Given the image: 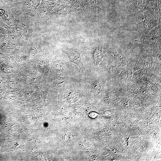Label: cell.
<instances>
[{
  "label": "cell",
  "instance_id": "cell-3",
  "mask_svg": "<svg viewBox=\"0 0 161 161\" xmlns=\"http://www.w3.org/2000/svg\"><path fill=\"white\" fill-rule=\"evenodd\" d=\"M80 96V93L79 91H72L70 92L68 96V100L70 103H75L79 99Z\"/></svg>",
  "mask_w": 161,
  "mask_h": 161
},
{
  "label": "cell",
  "instance_id": "cell-1",
  "mask_svg": "<svg viewBox=\"0 0 161 161\" xmlns=\"http://www.w3.org/2000/svg\"><path fill=\"white\" fill-rule=\"evenodd\" d=\"M63 52L67 55L69 63L76 64L82 72L84 71L85 67L81 60L80 51L77 49L73 48L64 50Z\"/></svg>",
  "mask_w": 161,
  "mask_h": 161
},
{
  "label": "cell",
  "instance_id": "cell-4",
  "mask_svg": "<svg viewBox=\"0 0 161 161\" xmlns=\"http://www.w3.org/2000/svg\"><path fill=\"white\" fill-rule=\"evenodd\" d=\"M97 114L96 113L93 112L90 113L89 114V116L91 117H92V118H95V117H96L97 116Z\"/></svg>",
  "mask_w": 161,
  "mask_h": 161
},
{
  "label": "cell",
  "instance_id": "cell-2",
  "mask_svg": "<svg viewBox=\"0 0 161 161\" xmlns=\"http://www.w3.org/2000/svg\"><path fill=\"white\" fill-rule=\"evenodd\" d=\"M104 57L102 52V47L98 46L94 50L92 55L93 61L94 64L98 66L99 63L102 61Z\"/></svg>",
  "mask_w": 161,
  "mask_h": 161
}]
</instances>
